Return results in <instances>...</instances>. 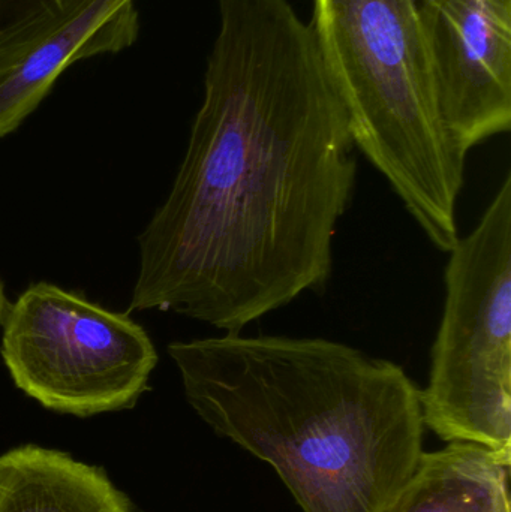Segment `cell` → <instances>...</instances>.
Listing matches in <instances>:
<instances>
[{"label": "cell", "instance_id": "6", "mask_svg": "<svg viewBox=\"0 0 511 512\" xmlns=\"http://www.w3.org/2000/svg\"><path fill=\"white\" fill-rule=\"evenodd\" d=\"M438 108L467 161L511 128V0H417Z\"/></svg>", "mask_w": 511, "mask_h": 512}, {"label": "cell", "instance_id": "7", "mask_svg": "<svg viewBox=\"0 0 511 512\" xmlns=\"http://www.w3.org/2000/svg\"><path fill=\"white\" fill-rule=\"evenodd\" d=\"M138 32L135 0H95L0 80V138L20 128L72 63L119 53Z\"/></svg>", "mask_w": 511, "mask_h": 512}, {"label": "cell", "instance_id": "3", "mask_svg": "<svg viewBox=\"0 0 511 512\" xmlns=\"http://www.w3.org/2000/svg\"><path fill=\"white\" fill-rule=\"evenodd\" d=\"M311 26L356 149L449 254L465 161L441 120L417 0H314Z\"/></svg>", "mask_w": 511, "mask_h": 512}, {"label": "cell", "instance_id": "5", "mask_svg": "<svg viewBox=\"0 0 511 512\" xmlns=\"http://www.w3.org/2000/svg\"><path fill=\"white\" fill-rule=\"evenodd\" d=\"M0 328V355L15 387L57 414L134 408L159 361L149 333L128 313L53 283L24 289Z\"/></svg>", "mask_w": 511, "mask_h": 512}, {"label": "cell", "instance_id": "1", "mask_svg": "<svg viewBox=\"0 0 511 512\" xmlns=\"http://www.w3.org/2000/svg\"><path fill=\"white\" fill-rule=\"evenodd\" d=\"M185 158L138 237L129 312L243 328L324 294L356 191L344 102L290 0H218Z\"/></svg>", "mask_w": 511, "mask_h": 512}, {"label": "cell", "instance_id": "2", "mask_svg": "<svg viewBox=\"0 0 511 512\" xmlns=\"http://www.w3.org/2000/svg\"><path fill=\"white\" fill-rule=\"evenodd\" d=\"M168 355L198 417L278 472L303 512H380L422 456L420 388L323 337L224 333Z\"/></svg>", "mask_w": 511, "mask_h": 512}, {"label": "cell", "instance_id": "8", "mask_svg": "<svg viewBox=\"0 0 511 512\" xmlns=\"http://www.w3.org/2000/svg\"><path fill=\"white\" fill-rule=\"evenodd\" d=\"M0 512H135L104 469L23 445L0 456Z\"/></svg>", "mask_w": 511, "mask_h": 512}, {"label": "cell", "instance_id": "9", "mask_svg": "<svg viewBox=\"0 0 511 512\" xmlns=\"http://www.w3.org/2000/svg\"><path fill=\"white\" fill-rule=\"evenodd\" d=\"M511 459L482 445L450 442L420 456L410 480L380 512H510Z\"/></svg>", "mask_w": 511, "mask_h": 512}, {"label": "cell", "instance_id": "11", "mask_svg": "<svg viewBox=\"0 0 511 512\" xmlns=\"http://www.w3.org/2000/svg\"><path fill=\"white\" fill-rule=\"evenodd\" d=\"M9 301L6 297L5 283H3L2 277H0V324H2L3 315H5L6 307H8Z\"/></svg>", "mask_w": 511, "mask_h": 512}, {"label": "cell", "instance_id": "10", "mask_svg": "<svg viewBox=\"0 0 511 512\" xmlns=\"http://www.w3.org/2000/svg\"><path fill=\"white\" fill-rule=\"evenodd\" d=\"M95 0H0V80Z\"/></svg>", "mask_w": 511, "mask_h": 512}, {"label": "cell", "instance_id": "4", "mask_svg": "<svg viewBox=\"0 0 511 512\" xmlns=\"http://www.w3.org/2000/svg\"><path fill=\"white\" fill-rule=\"evenodd\" d=\"M444 270L446 298L420 390L423 423L447 442L511 459V173Z\"/></svg>", "mask_w": 511, "mask_h": 512}]
</instances>
